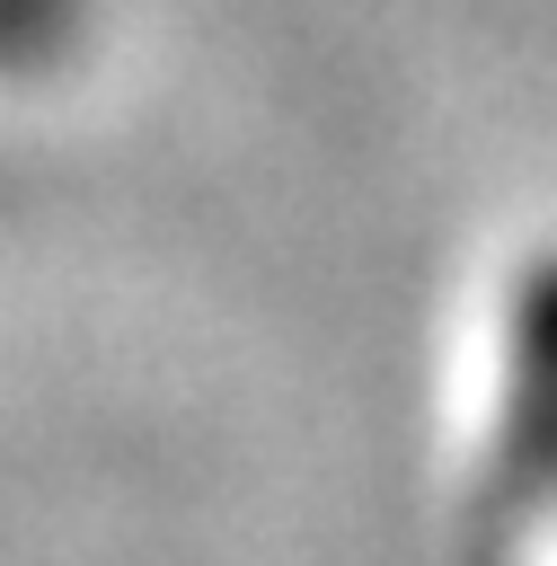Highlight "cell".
<instances>
[{"mask_svg": "<svg viewBox=\"0 0 557 566\" xmlns=\"http://www.w3.org/2000/svg\"><path fill=\"white\" fill-rule=\"evenodd\" d=\"M71 35V0H0V62H44Z\"/></svg>", "mask_w": 557, "mask_h": 566, "instance_id": "7a4b0ae2", "label": "cell"}, {"mask_svg": "<svg viewBox=\"0 0 557 566\" xmlns=\"http://www.w3.org/2000/svg\"><path fill=\"white\" fill-rule=\"evenodd\" d=\"M495 442H486V495L495 522L530 548L557 539V248L522 265L495 327Z\"/></svg>", "mask_w": 557, "mask_h": 566, "instance_id": "6da1fadb", "label": "cell"}]
</instances>
